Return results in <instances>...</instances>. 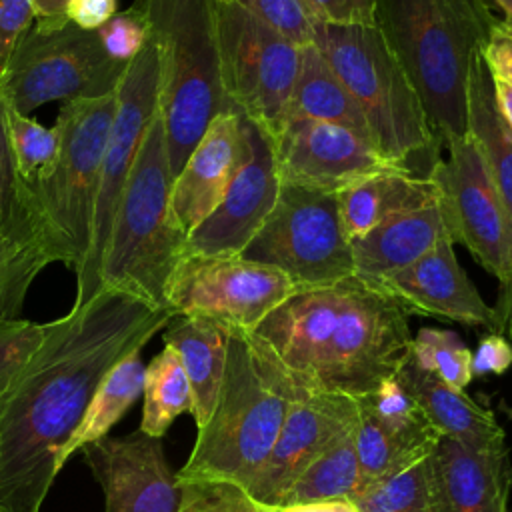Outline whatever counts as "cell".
Wrapping results in <instances>:
<instances>
[{
    "instance_id": "6da1fadb",
    "label": "cell",
    "mask_w": 512,
    "mask_h": 512,
    "mask_svg": "<svg viewBox=\"0 0 512 512\" xmlns=\"http://www.w3.org/2000/svg\"><path fill=\"white\" fill-rule=\"evenodd\" d=\"M174 318L102 288L62 318L0 396V512H40L102 378Z\"/></svg>"
},
{
    "instance_id": "7a4b0ae2",
    "label": "cell",
    "mask_w": 512,
    "mask_h": 512,
    "mask_svg": "<svg viewBox=\"0 0 512 512\" xmlns=\"http://www.w3.org/2000/svg\"><path fill=\"white\" fill-rule=\"evenodd\" d=\"M408 316L380 286L350 276L296 292L250 336L296 388L360 398L410 354Z\"/></svg>"
},
{
    "instance_id": "3957f363",
    "label": "cell",
    "mask_w": 512,
    "mask_h": 512,
    "mask_svg": "<svg viewBox=\"0 0 512 512\" xmlns=\"http://www.w3.org/2000/svg\"><path fill=\"white\" fill-rule=\"evenodd\" d=\"M498 22L488 0H374V26L410 78L440 146L468 136V80Z\"/></svg>"
},
{
    "instance_id": "277c9868",
    "label": "cell",
    "mask_w": 512,
    "mask_h": 512,
    "mask_svg": "<svg viewBox=\"0 0 512 512\" xmlns=\"http://www.w3.org/2000/svg\"><path fill=\"white\" fill-rule=\"evenodd\" d=\"M300 392L250 334L230 330L214 410L198 428L194 448L176 478L228 482L246 490Z\"/></svg>"
},
{
    "instance_id": "5b68a950",
    "label": "cell",
    "mask_w": 512,
    "mask_h": 512,
    "mask_svg": "<svg viewBox=\"0 0 512 512\" xmlns=\"http://www.w3.org/2000/svg\"><path fill=\"white\" fill-rule=\"evenodd\" d=\"M158 50V114L176 176L210 122L228 112L216 0H134Z\"/></svg>"
},
{
    "instance_id": "8992f818",
    "label": "cell",
    "mask_w": 512,
    "mask_h": 512,
    "mask_svg": "<svg viewBox=\"0 0 512 512\" xmlns=\"http://www.w3.org/2000/svg\"><path fill=\"white\" fill-rule=\"evenodd\" d=\"M172 182L164 124L156 112L114 216L100 266V290H120L166 308V288L186 254L188 238L172 212Z\"/></svg>"
},
{
    "instance_id": "52a82bcc",
    "label": "cell",
    "mask_w": 512,
    "mask_h": 512,
    "mask_svg": "<svg viewBox=\"0 0 512 512\" xmlns=\"http://www.w3.org/2000/svg\"><path fill=\"white\" fill-rule=\"evenodd\" d=\"M314 46L354 98L378 154L408 166L418 154L440 156L422 102L404 68L372 26H336L322 22Z\"/></svg>"
},
{
    "instance_id": "ba28073f",
    "label": "cell",
    "mask_w": 512,
    "mask_h": 512,
    "mask_svg": "<svg viewBox=\"0 0 512 512\" xmlns=\"http://www.w3.org/2000/svg\"><path fill=\"white\" fill-rule=\"evenodd\" d=\"M114 110L116 92L64 102L58 112V162L46 178L30 184L48 264L64 262L78 272L88 256L100 168Z\"/></svg>"
},
{
    "instance_id": "9c48e42d",
    "label": "cell",
    "mask_w": 512,
    "mask_h": 512,
    "mask_svg": "<svg viewBox=\"0 0 512 512\" xmlns=\"http://www.w3.org/2000/svg\"><path fill=\"white\" fill-rule=\"evenodd\" d=\"M126 68L106 54L96 30L72 22L56 28L32 24L0 74V94L16 112L30 116L48 102L114 94Z\"/></svg>"
},
{
    "instance_id": "30bf717a",
    "label": "cell",
    "mask_w": 512,
    "mask_h": 512,
    "mask_svg": "<svg viewBox=\"0 0 512 512\" xmlns=\"http://www.w3.org/2000/svg\"><path fill=\"white\" fill-rule=\"evenodd\" d=\"M240 256L282 272L298 292L354 276L338 194L280 184L270 216Z\"/></svg>"
},
{
    "instance_id": "8fae6325",
    "label": "cell",
    "mask_w": 512,
    "mask_h": 512,
    "mask_svg": "<svg viewBox=\"0 0 512 512\" xmlns=\"http://www.w3.org/2000/svg\"><path fill=\"white\" fill-rule=\"evenodd\" d=\"M216 36L230 110L274 138L288 116L300 48L234 0H216Z\"/></svg>"
},
{
    "instance_id": "7c38bea8",
    "label": "cell",
    "mask_w": 512,
    "mask_h": 512,
    "mask_svg": "<svg viewBox=\"0 0 512 512\" xmlns=\"http://www.w3.org/2000/svg\"><path fill=\"white\" fill-rule=\"evenodd\" d=\"M158 112V50L152 40L128 64L118 88L96 198L92 240L82 268L76 272L74 304L88 302L100 290V266L110 238L114 216L142 146L144 134Z\"/></svg>"
},
{
    "instance_id": "4fadbf2b",
    "label": "cell",
    "mask_w": 512,
    "mask_h": 512,
    "mask_svg": "<svg viewBox=\"0 0 512 512\" xmlns=\"http://www.w3.org/2000/svg\"><path fill=\"white\" fill-rule=\"evenodd\" d=\"M296 292L282 272L240 254H184L170 276L166 308L250 334Z\"/></svg>"
},
{
    "instance_id": "5bb4252c",
    "label": "cell",
    "mask_w": 512,
    "mask_h": 512,
    "mask_svg": "<svg viewBox=\"0 0 512 512\" xmlns=\"http://www.w3.org/2000/svg\"><path fill=\"white\" fill-rule=\"evenodd\" d=\"M426 178L436 186L448 234L498 282L512 278V216L504 206L476 140L446 148Z\"/></svg>"
},
{
    "instance_id": "9a60e30c",
    "label": "cell",
    "mask_w": 512,
    "mask_h": 512,
    "mask_svg": "<svg viewBox=\"0 0 512 512\" xmlns=\"http://www.w3.org/2000/svg\"><path fill=\"white\" fill-rule=\"evenodd\" d=\"M270 140L280 184L338 194L374 174L412 172L382 158L362 134L330 122L292 118Z\"/></svg>"
},
{
    "instance_id": "2e32d148",
    "label": "cell",
    "mask_w": 512,
    "mask_h": 512,
    "mask_svg": "<svg viewBox=\"0 0 512 512\" xmlns=\"http://www.w3.org/2000/svg\"><path fill=\"white\" fill-rule=\"evenodd\" d=\"M356 420V398L302 390L290 402L276 442L246 492L278 510L298 476Z\"/></svg>"
},
{
    "instance_id": "e0dca14e",
    "label": "cell",
    "mask_w": 512,
    "mask_h": 512,
    "mask_svg": "<svg viewBox=\"0 0 512 512\" xmlns=\"http://www.w3.org/2000/svg\"><path fill=\"white\" fill-rule=\"evenodd\" d=\"M246 120V118H244ZM248 152L222 202L186 238V254H240L270 216L280 178L270 136L246 120Z\"/></svg>"
},
{
    "instance_id": "ac0fdd59",
    "label": "cell",
    "mask_w": 512,
    "mask_h": 512,
    "mask_svg": "<svg viewBox=\"0 0 512 512\" xmlns=\"http://www.w3.org/2000/svg\"><path fill=\"white\" fill-rule=\"evenodd\" d=\"M106 498V512H178L182 488L162 438L140 428L122 438L104 436L80 448Z\"/></svg>"
},
{
    "instance_id": "d6986e66",
    "label": "cell",
    "mask_w": 512,
    "mask_h": 512,
    "mask_svg": "<svg viewBox=\"0 0 512 512\" xmlns=\"http://www.w3.org/2000/svg\"><path fill=\"white\" fill-rule=\"evenodd\" d=\"M48 266L32 188L16 170L0 94V316L18 318L34 278Z\"/></svg>"
},
{
    "instance_id": "ffe728a7",
    "label": "cell",
    "mask_w": 512,
    "mask_h": 512,
    "mask_svg": "<svg viewBox=\"0 0 512 512\" xmlns=\"http://www.w3.org/2000/svg\"><path fill=\"white\" fill-rule=\"evenodd\" d=\"M408 314L440 318L464 326L496 332V314L460 266L452 238H444L432 252L412 266L378 282Z\"/></svg>"
},
{
    "instance_id": "44dd1931",
    "label": "cell",
    "mask_w": 512,
    "mask_h": 512,
    "mask_svg": "<svg viewBox=\"0 0 512 512\" xmlns=\"http://www.w3.org/2000/svg\"><path fill=\"white\" fill-rule=\"evenodd\" d=\"M246 152L244 116L232 110L218 114L172 182V212L186 236L222 202Z\"/></svg>"
},
{
    "instance_id": "7402d4cb",
    "label": "cell",
    "mask_w": 512,
    "mask_h": 512,
    "mask_svg": "<svg viewBox=\"0 0 512 512\" xmlns=\"http://www.w3.org/2000/svg\"><path fill=\"white\" fill-rule=\"evenodd\" d=\"M428 490L432 512H508V448L478 452L440 436L428 456Z\"/></svg>"
},
{
    "instance_id": "603a6c76",
    "label": "cell",
    "mask_w": 512,
    "mask_h": 512,
    "mask_svg": "<svg viewBox=\"0 0 512 512\" xmlns=\"http://www.w3.org/2000/svg\"><path fill=\"white\" fill-rule=\"evenodd\" d=\"M444 238L450 234L438 200L400 212L352 240L354 276L378 284L418 262Z\"/></svg>"
},
{
    "instance_id": "cb8c5ba5",
    "label": "cell",
    "mask_w": 512,
    "mask_h": 512,
    "mask_svg": "<svg viewBox=\"0 0 512 512\" xmlns=\"http://www.w3.org/2000/svg\"><path fill=\"white\" fill-rule=\"evenodd\" d=\"M394 376L416 398L442 436L478 452L506 448V432L488 408L474 402L464 390L454 388L420 368L410 354Z\"/></svg>"
},
{
    "instance_id": "d4e9b609",
    "label": "cell",
    "mask_w": 512,
    "mask_h": 512,
    "mask_svg": "<svg viewBox=\"0 0 512 512\" xmlns=\"http://www.w3.org/2000/svg\"><path fill=\"white\" fill-rule=\"evenodd\" d=\"M162 338L180 358L192 390L190 414L196 428H202L214 410L222 386L230 330L208 318L174 316L166 324Z\"/></svg>"
},
{
    "instance_id": "484cf974",
    "label": "cell",
    "mask_w": 512,
    "mask_h": 512,
    "mask_svg": "<svg viewBox=\"0 0 512 512\" xmlns=\"http://www.w3.org/2000/svg\"><path fill=\"white\" fill-rule=\"evenodd\" d=\"M438 200L436 186L412 172H384L358 180L338 192V208L350 240L380 222Z\"/></svg>"
},
{
    "instance_id": "4316f807",
    "label": "cell",
    "mask_w": 512,
    "mask_h": 512,
    "mask_svg": "<svg viewBox=\"0 0 512 512\" xmlns=\"http://www.w3.org/2000/svg\"><path fill=\"white\" fill-rule=\"evenodd\" d=\"M468 134L476 140L494 186L512 216V130L496 106L492 76L482 52L474 56L470 66Z\"/></svg>"
},
{
    "instance_id": "83f0119b",
    "label": "cell",
    "mask_w": 512,
    "mask_h": 512,
    "mask_svg": "<svg viewBox=\"0 0 512 512\" xmlns=\"http://www.w3.org/2000/svg\"><path fill=\"white\" fill-rule=\"evenodd\" d=\"M292 118L338 124L370 140L368 126L354 98L314 44L300 48V68L294 82L286 120Z\"/></svg>"
},
{
    "instance_id": "f1b7e54d",
    "label": "cell",
    "mask_w": 512,
    "mask_h": 512,
    "mask_svg": "<svg viewBox=\"0 0 512 512\" xmlns=\"http://www.w3.org/2000/svg\"><path fill=\"white\" fill-rule=\"evenodd\" d=\"M142 350H134L122 358L100 382L88 410L64 448V460H68L82 446L108 436V430L124 416V412L138 400L144 390L146 366L140 358Z\"/></svg>"
},
{
    "instance_id": "f546056e",
    "label": "cell",
    "mask_w": 512,
    "mask_h": 512,
    "mask_svg": "<svg viewBox=\"0 0 512 512\" xmlns=\"http://www.w3.org/2000/svg\"><path fill=\"white\" fill-rule=\"evenodd\" d=\"M356 426V424H354ZM354 426L338 436L292 484L282 506L318 500H354L362 474L354 444Z\"/></svg>"
},
{
    "instance_id": "4dcf8cb0",
    "label": "cell",
    "mask_w": 512,
    "mask_h": 512,
    "mask_svg": "<svg viewBox=\"0 0 512 512\" xmlns=\"http://www.w3.org/2000/svg\"><path fill=\"white\" fill-rule=\"evenodd\" d=\"M144 406L140 430L162 438L170 424L192 410V390L178 354L164 344L144 372Z\"/></svg>"
},
{
    "instance_id": "1f68e13d",
    "label": "cell",
    "mask_w": 512,
    "mask_h": 512,
    "mask_svg": "<svg viewBox=\"0 0 512 512\" xmlns=\"http://www.w3.org/2000/svg\"><path fill=\"white\" fill-rule=\"evenodd\" d=\"M6 128L20 178L28 184H36L46 178L58 162L60 128L56 124L52 128H46L32 116L20 114L8 104Z\"/></svg>"
},
{
    "instance_id": "d6a6232c",
    "label": "cell",
    "mask_w": 512,
    "mask_h": 512,
    "mask_svg": "<svg viewBox=\"0 0 512 512\" xmlns=\"http://www.w3.org/2000/svg\"><path fill=\"white\" fill-rule=\"evenodd\" d=\"M410 356L420 368L454 388L464 390L472 380V350L452 330L420 328L412 336Z\"/></svg>"
},
{
    "instance_id": "836d02e7",
    "label": "cell",
    "mask_w": 512,
    "mask_h": 512,
    "mask_svg": "<svg viewBox=\"0 0 512 512\" xmlns=\"http://www.w3.org/2000/svg\"><path fill=\"white\" fill-rule=\"evenodd\" d=\"M352 502L360 512H432L428 458L402 474L362 486Z\"/></svg>"
},
{
    "instance_id": "e575fe53",
    "label": "cell",
    "mask_w": 512,
    "mask_h": 512,
    "mask_svg": "<svg viewBox=\"0 0 512 512\" xmlns=\"http://www.w3.org/2000/svg\"><path fill=\"white\" fill-rule=\"evenodd\" d=\"M256 20L284 36L298 48L310 46L316 40V30L322 24L308 0H234Z\"/></svg>"
},
{
    "instance_id": "d590c367",
    "label": "cell",
    "mask_w": 512,
    "mask_h": 512,
    "mask_svg": "<svg viewBox=\"0 0 512 512\" xmlns=\"http://www.w3.org/2000/svg\"><path fill=\"white\" fill-rule=\"evenodd\" d=\"M182 500L178 512H276L258 504L244 488L228 482L178 480Z\"/></svg>"
},
{
    "instance_id": "8d00e7d4",
    "label": "cell",
    "mask_w": 512,
    "mask_h": 512,
    "mask_svg": "<svg viewBox=\"0 0 512 512\" xmlns=\"http://www.w3.org/2000/svg\"><path fill=\"white\" fill-rule=\"evenodd\" d=\"M46 336V324L0 316V396Z\"/></svg>"
},
{
    "instance_id": "74e56055",
    "label": "cell",
    "mask_w": 512,
    "mask_h": 512,
    "mask_svg": "<svg viewBox=\"0 0 512 512\" xmlns=\"http://www.w3.org/2000/svg\"><path fill=\"white\" fill-rule=\"evenodd\" d=\"M96 32L106 54L124 64H130L150 38L146 18L134 6L116 12Z\"/></svg>"
},
{
    "instance_id": "f35d334b",
    "label": "cell",
    "mask_w": 512,
    "mask_h": 512,
    "mask_svg": "<svg viewBox=\"0 0 512 512\" xmlns=\"http://www.w3.org/2000/svg\"><path fill=\"white\" fill-rule=\"evenodd\" d=\"M32 24V0H0V74L4 72L16 42Z\"/></svg>"
},
{
    "instance_id": "ab89813d",
    "label": "cell",
    "mask_w": 512,
    "mask_h": 512,
    "mask_svg": "<svg viewBox=\"0 0 512 512\" xmlns=\"http://www.w3.org/2000/svg\"><path fill=\"white\" fill-rule=\"evenodd\" d=\"M326 24L336 26H372L374 0H308Z\"/></svg>"
},
{
    "instance_id": "60d3db41",
    "label": "cell",
    "mask_w": 512,
    "mask_h": 512,
    "mask_svg": "<svg viewBox=\"0 0 512 512\" xmlns=\"http://www.w3.org/2000/svg\"><path fill=\"white\" fill-rule=\"evenodd\" d=\"M482 56L492 78H498L512 88V22L498 18Z\"/></svg>"
},
{
    "instance_id": "b9f144b4",
    "label": "cell",
    "mask_w": 512,
    "mask_h": 512,
    "mask_svg": "<svg viewBox=\"0 0 512 512\" xmlns=\"http://www.w3.org/2000/svg\"><path fill=\"white\" fill-rule=\"evenodd\" d=\"M512 366V344L498 332L480 338L472 352V378L486 374H504Z\"/></svg>"
},
{
    "instance_id": "7bdbcfd3",
    "label": "cell",
    "mask_w": 512,
    "mask_h": 512,
    "mask_svg": "<svg viewBox=\"0 0 512 512\" xmlns=\"http://www.w3.org/2000/svg\"><path fill=\"white\" fill-rule=\"evenodd\" d=\"M118 0H70L66 16L82 30H98L118 10Z\"/></svg>"
},
{
    "instance_id": "ee69618b",
    "label": "cell",
    "mask_w": 512,
    "mask_h": 512,
    "mask_svg": "<svg viewBox=\"0 0 512 512\" xmlns=\"http://www.w3.org/2000/svg\"><path fill=\"white\" fill-rule=\"evenodd\" d=\"M34 4V24L38 28H56L68 20L66 10L70 0H32Z\"/></svg>"
},
{
    "instance_id": "f6af8a7d",
    "label": "cell",
    "mask_w": 512,
    "mask_h": 512,
    "mask_svg": "<svg viewBox=\"0 0 512 512\" xmlns=\"http://www.w3.org/2000/svg\"><path fill=\"white\" fill-rule=\"evenodd\" d=\"M492 308L496 314V332L512 338V278L500 282L496 304Z\"/></svg>"
},
{
    "instance_id": "bcb514c9",
    "label": "cell",
    "mask_w": 512,
    "mask_h": 512,
    "mask_svg": "<svg viewBox=\"0 0 512 512\" xmlns=\"http://www.w3.org/2000/svg\"><path fill=\"white\" fill-rule=\"evenodd\" d=\"M276 512H360V510L350 500H318V502L280 506Z\"/></svg>"
},
{
    "instance_id": "7dc6e473",
    "label": "cell",
    "mask_w": 512,
    "mask_h": 512,
    "mask_svg": "<svg viewBox=\"0 0 512 512\" xmlns=\"http://www.w3.org/2000/svg\"><path fill=\"white\" fill-rule=\"evenodd\" d=\"M492 88H494L496 106H498L502 118L506 120V124L510 126V130H512V88L508 84H504L502 80H498V78H492Z\"/></svg>"
},
{
    "instance_id": "c3c4849f",
    "label": "cell",
    "mask_w": 512,
    "mask_h": 512,
    "mask_svg": "<svg viewBox=\"0 0 512 512\" xmlns=\"http://www.w3.org/2000/svg\"><path fill=\"white\" fill-rule=\"evenodd\" d=\"M492 6H498L504 12V20L512 22V0H488Z\"/></svg>"
}]
</instances>
